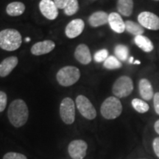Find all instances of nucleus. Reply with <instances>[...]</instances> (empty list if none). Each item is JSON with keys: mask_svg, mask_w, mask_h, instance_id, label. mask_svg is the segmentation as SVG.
Here are the masks:
<instances>
[{"mask_svg": "<svg viewBox=\"0 0 159 159\" xmlns=\"http://www.w3.org/2000/svg\"><path fill=\"white\" fill-rule=\"evenodd\" d=\"M10 122L15 128H21L27 122L29 110L27 105L22 99H15L10 104L7 111Z\"/></svg>", "mask_w": 159, "mask_h": 159, "instance_id": "1", "label": "nucleus"}, {"mask_svg": "<svg viewBox=\"0 0 159 159\" xmlns=\"http://www.w3.org/2000/svg\"><path fill=\"white\" fill-rule=\"evenodd\" d=\"M22 43L21 35L15 29H5L0 31V48L5 51H15Z\"/></svg>", "mask_w": 159, "mask_h": 159, "instance_id": "2", "label": "nucleus"}, {"mask_svg": "<svg viewBox=\"0 0 159 159\" xmlns=\"http://www.w3.org/2000/svg\"><path fill=\"white\" fill-rule=\"evenodd\" d=\"M100 112L105 119H116L122 114V105L119 98L116 97H109L102 102Z\"/></svg>", "mask_w": 159, "mask_h": 159, "instance_id": "3", "label": "nucleus"}, {"mask_svg": "<svg viewBox=\"0 0 159 159\" xmlns=\"http://www.w3.org/2000/svg\"><path fill=\"white\" fill-rule=\"evenodd\" d=\"M80 71L79 69L72 66H67L57 71L56 78L58 83L64 87L71 86L79 80Z\"/></svg>", "mask_w": 159, "mask_h": 159, "instance_id": "4", "label": "nucleus"}, {"mask_svg": "<svg viewBox=\"0 0 159 159\" xmlns=\"http://www.w3.org/2000/svg\"><path fill=\"white\" fill-rule=\"evenodd\" d=\"M134 90V83L132 79L128 76L119 77L113 85L112 92L117 98L128 97Z\"/></svg>", "mask_w": 159, "mask_h": 159, "instance_id": "5", "label": "nucleus"}, {"mask_svg": "<svg viewBox=\"0 0 159 159\" xmlns=\"http://www.w3.org/2000/svg\"><path fill=\"white\" fill-rule=\"evenodd\" d=\"M60 116L66 125H71L75 120V105L73 99L66 97L60 105Z\"/></svg>", "mask_w": 159, "mask_h": 159, "instance_id": "6", "label": "nucleus"}, {"mask_svg": "<svg viewBox=\"0 0 159 159\" xmlns=\"http://www.w3.org/2000/svg\"><path fill=\"white\" fill-rule=\"evenodd\" d=\"M76 106L80 114L85 119L92 120L96 118V109L86 97L83 95L77 96L76 98Z\"/></svg>", "mask_w": 159, "mask_h": 159, "instance_id": "7", "label": "nucleus"}, {"mask_svg": "<svg viewBox=\"0 0 159 159\" xmlns=\"http://www.w3.org/2000/svg\"><path fill=\"white\" fill-rule=\"evenodd\" d=\"M88 144L83 140L77 139L70 142L68 147V152L72 159H83L86 156Z\"/></svg>", "mask_w": 159, "mask_h": 159, "instance_id": "8", "label": "nucleus"}, {"mask_svg": "<svg viewBox=\"0 0 159 159\" xmlns=\"http://www.w3.org/2000/svg\"><path fill=\"white\" fill-rule=\"evenodd\" d=\"M138 21L143 27L148 30H159V17L153 13L148 11L142 12L138 16Z\"/></svg>", "mask_w": 159, "mask_h": 159, "instance_id": "9", "label": "nucleus"}, {"mask_svg": "<svg viewBox=\"0 0 159 159\" xmlns=\"http://www.w3.org/2000/svg\"><path fill=\"white\" fill-rule=\"evenodd\" d=\"M39 9L47 19L54 20L58 16V8L52 0H41L39 3Z\"/></svg>", "mask_w": 159, "mask_h": 159, "instance_id": "10", "label": "nucleus"}, {"mask_svg": "<svg viewBox=\"0 0 159 159\" xmlns=\"http://www.w3.org/2000/svg\"><path fill=\"white\" fill-rule=\"evenodd\" d=\"M84 27L85 23L82 19H77L72 20L66 27V35L69 39H75L83 33Z\"/></svg>", "mask_w": 159, "mask_h": 159, "instance_id": "11", "label": "nucleus"}, {"mask_svg": "<svg viewBox=\"0 0 159 159\" xmlns=\"http://www.w3.org/2000/svg\"><path fill=\"white\" fill-rule=\"evenodd\" d=\"M55 43L54 41L51 40H45L35 43L34 45H33V47H31V53L36 56H39L49 53L55 49Z\"/></svg>", "mask_w": 159, "mask_h": 159, "instance_id": "12", "label": "nucleus"}, {"mask_svg": "<svg viewBox=\"0 0 159 159\" xmlns=\"http://www.w3.org/2000/svg\"><path fill=\"white\" fill-rule=\"evenodd\" d=\"M75 57L83 65L89 64L91 61V55L88 46L84 43L77 46L75 51Z\"/></svg>", "mask_w": 159, "mask_h": 159, "instance_id": "13", "label": "nucleus"}, {"mask_svg": "<svg viewBox=\"0 0 159 159\" xmlns=\"http://www.w3.org/2000/svg\"><path fill=\"white\" fill-rule=\"evenodd\" d=\"M18 63L19 60L16 56H11L4 59L0 63V77H5L9 75L16 68Z\"/></svg>", "mask_w": 159, "mask_h": 159, "instance_id": "14", "label": "nucleus"}, {"mask_svg": "<svg viewBox=\"0 0 159 159\" xmlns=\"http://www.w3.org/2000/svg\"><path fill=\"white\" fill-rule=\"evenodd\" d=\"M108 24L111 28L116 33H122L125 30V23L119 13H110L108 16Z\"/></svg>", "mask_w": 159, "mask_h": 159, "instance_id": "15", "label": "nucleus"}, {"mask_svg": "<svg viewBox=\"0 0 159 159\" xmlns=\"http://www.w3.org/2000/svg\"><path fill=\"white\" fill-rule=\"evenodd\" d=\"M139 94L144 100H150L154 97L152 84L148 79L140 80L139 83Z\"/></svg>", "mask_w": 159, "mask_h": 159, "instance_id": "16", "label": "nucleus"}, {"mask_svg": "<svg viewBox=\"0 0 159 159\" xmlns=\"http://www.w3.org/2000/svg\"><path fill=\"white\" fill-rule=\"evenodd\" d=\"M108 14L104 11H97L89 18V23L92 27H97L108 23Z\"/></svg>", "mask_w": 159, "mask_h": 159, "instance_id": "17", "label": "nucleus"}, {"mask_svg": "<svg viewBox=\"0 0 159 159\" xmlns=\"http://www.w3.org/2000/svg\"><path fill=\"white\" fill-rule=\"evenodd\" d=\"M134 42L139 48L142 49L145 52H150L154 49L153 43L150 41V39L143 35H137L135 37Z\"/></svg>", "mask_w": 159, "mask_h": 159, "instance_id": "18", "label": "nucleus"}, {"mask_svg": "<svg viewBox=\"0 0 159 159\" xmlns=\"http://www.w3.org/2000/svg\"><path fill=\"white\" fill-rule=\"evenodd\" d=\"M117 9L120 14L125 16H130L134 10V1L133 0H118Z\"/></svg>", "mask_w": 159, "mask_h": 159, "instance_id": "19", "label": "nucleus"}, {"mask_svg": "<svg viewBox=\"0 0 159 159\" xmlns=\"http://www.w3.org/2000/svg\"><path fill=\"white\" fill-rule=\"evenodd\" d=\"M25 11V4L20 2H13L7 5L6 12L11 16H19Z\"/></svg>", "mask_w": 159, "mask_h": 159, "instance_id": "20", "label": "nucleus"}, {"mask_svg": "<svg viewBox=\"0 0 159 159\" xmlns=\"http://www.w3.org/2000/svg\"><path fill=\"white\" fill-rule=\"evenodd\" d=\"M125 23V30H127L129 33L136 35H140L144 33V27L139 23L135 22L133 21H126Z\"/></svg>", "mask_w": 159, "mask_h": 159, "instance_id": "21", "label": "nucleus"}, {"mask_svg": "<svg viewBox=\"0 0 159 159\" xmlns=\"http://www.w3.org/2000/svg\"><path fill=\"white\" fill-rule=\"evenodd\" d=\"M133 108L136 110L138 113L140 114H144V113L148 112L150 109V106L145 101L142 100V99L136 98L134 99L131 102Z\"/></svg>", "mask_w": 159, "mask_h": 159, "instance_id": "22", "label": "nucleus"}, {"mask_svg": "<svg viewBox=\"0 0 159 159\" xmlns=\"http://www.w3.org/2000/svg\"><path fill=\"white\" fill-rule=\"evenodd\" d=\"M114 52L119 61H125L129 55V49L128 47L122 44H119L115 47Z\"/></svg>", "mask_w": 159, "mask_h": 159, "instance_id": "23", "label": "nucleus"}, {"mask_svg": "<svg viewBox=\"0 0 159 159\" xmlns=\"http://www.w3.org/2000/svg\"><path fill=\"white\" fill-rule=\"evenodd\" d=\"M105 68L108 69H117L122 67V63L117 57L114 56H108L103 63Z\"/></svg>", "mask_w": 159, "mask_h": 159, "instance_id": "24", "label": "nucleus"}, {"mask_svg": "<svg viewBox=\"0 0 159 159\" xmlns=\"http://www.w3.org/2000/svg\"><path fill=\"white\" fill-rule=\"evenodd\" d=\"M79 9V3L77 0H69L68 4L65 7L64 13L66 16H71L75 14Z\"/></svg>", "mask_w": 159, "mask_h": 159, "instance_id": "25", "label": "nucleus"}, {"mask_svg": "<svg viewBox=\"0 0 159 159\" xmlns=\"http://www.w3.org/2000/svg\"><path fill=\"white\" fill-rule=\"evenodd\" d=\"M108 57V52L107 49H101V50L97 51L94 54V61L97 63H101L104 62L107 57Z\"/></svg>", "mask_w": 159, "mask_h": 159, "instance_id": "26", "label": "nucleus"}, {"mask_svg": "<svg viewBox=\"0 0 159 159\" xmlns=\"http://www.w3.org/2000/svg\"><path fill=\"white\" fill-rule=\"evenodd\" d=\"M3 159H27L25 155L19 152H10L6 153L3 157Z\"/></svg>", "mask_w": 159, "mask_h": 159, "instance_id": "27", "label": "nucleus"}, {"mask_svg": "<svg viewBox=\"0 0 159 159\" xmlns=\"http://www.w3.org/2000/svg\"><path fill=\"white\" fill-rule=\"evenodd\" d=\"M7 97L4 91H0V112H2L7 106Z\"/></svg>", "mask_w": 159, "mask_h": 159, "instance_id": "28", "label": "nucleus"}, {"mask_svg": "<svg viewBox=\"0 0 159 159\" xmlns=\"http://www.w3.org/2000/svg\"><path fill=\"white\" fill-rule=\"evenodd\" d=\"M152 148L156 156L159 158V137H156L152 142Z\"/></svg>", "mask_w": 159, "mask_h": 159, "instance_id": "29", "label": "nucleus"}, {"mask_svg": "<svg viewBox=\"0 0 159 159\" xmlns=\"http://www.w3.org/2000/svg\"><path fill=\"white\" fill-rule=\"evenodd\" d=\"M153 103L156 113L158 115H159V92H157L154 94Z\"/></svg>", "mask_w": 159, "mask_h": 159, "instance_id": "30", "label": "nucleus"}, {"mask_svg": "<svg viewBox=\"0 0 159 159\" xmlns=\"http://www.w3.org/2000/svg\"><path fill=\"white\" fill-rule=\"evenodd\" d=\"M69 0H54L55 5L58 9H64Z\"/></svg>", "mask_w": 159, "mask_h": 159, "instance_id": "31", "label": "nucleus"}, {"mask_svg": "<svg viewBox=\"0 0 159 159\" xmlns=\"http://www.w3.org/2000/svg\"><path fill=\"white\" fill-rule=\"evenodd\" d=\"M154 129L156 130V132L159 135V119L156 121L154 124Z\"/></svg>", "mask_w": 159, "mask_h": 159, "instance_id": "32", "label": "nucleus"}, {"mask_svg": "<svg viewBox=\"0 0 159 159\" xmlns=\"http://www.w3.org/2000/svg\"><path fill=\"white\" fill-rule=\"evenodd\" d=\"M129 63H134V57H130V59H129Z\"/></svg>", "mask_w": 159, "mask_h": 159, "instance_id": "33", "label": "nucleus"}, {"mask_svg": "<svg viewBox=\"0 0 159 159\" xmlns=\"http://www.w3.org/2000/svg\"><path fill=\"white\" fill-rule=\"evenodd\" d=\"M134 63H135V64H140L141 62L139 61H135Z\"/></svg>", "mask_w": 159, "mask_h": 159, "instance_id": "34", "label": "nucleus"}, {"mask_svg": "<svg viewBox=\"0 0 159 159\" xmlns=\"http://www.w3.org/2000/svg\"><path fill=\"white\" fill-rule=\"evenodd\" d=\"M30 41V38H27V39H26V41H27H27L29 42Z\"/></svg>", "mask_w": 159, "mask_h": 159, "instance_id": "35", "label": "nucleus"}, {"mask_svg": "<svg viewBox=\"0 0 159 159\" xmlns=\"http://www.w3.org/2000/svg\"><path fill=\"white\" fill-rule=\"evenodd\" d=\"M156 1H159V0H156Z\"/></svg>", "mask_w": 159, "mask_h": 159, "instance_id": "36", "label": "nucleus"}]
</instances>
